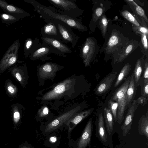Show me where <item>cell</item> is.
Here are the masks:
<instances>
[{"label": "cell", "instance_id": "1", "mask_svg": "<svg viewBox=\"0 0 148 148\" xmlns=\"http://www.w3.org/2000/svg\"><path fill=\"white\" fill-rule=\"evenodd\" d=\"M131 76L126 78L123 84L113 93L110 99L116 102L118 104L117 119L120 124L124 119V113L125 110V96Z\"/></svg>", "mask_w": 148, "mask_h": 148}, {"label": "cell", "instance_id": "18", "mask_svg": "<svg viewBox=\"0 0 148 148\" xmlns=\"http://www.w3.org/2000/svg\"><path fill=\"white\" fill-rule=\"evenodd\" d=\"M117 74V72H114L103 79L95 89L96 94L100 95L107 92L110 89L112 83L116 79Z\"/></svg>", "mask_w": 148, "mask_h": 148}, {"label": "cell", "instance_id": "43", "mask_svg": "<svg viewBox=\"0 0 148 148\" xmlns=\"http://www.w3.org/2000/svg\"><path fill=\"white\" fill-rule=\"evenodd\" d=\"M21 148H32L30 147H29V146H23Z\"/></svg>", "mask_w": 148, "mask_h": 148}, {"label": "cell", "instance_id": "14", "mask_svg": "<svg viewBox=\"0 0 148 148\" xmlns=\"http://www.w3.org/2000/svg\"><path fill=\"white\" fill-rule=\"evenodd\" d=\"M93 125L92 118L88 120L82 135L79 139L77 148H86L90 145L93 130Z\"/></svg>", "mask_w": 148, "mask_h": 148}, {"label": "cell", "instance_id": "30", "mask_svg": "<svg viewBox=\"0 0 148 148\" xmlns=\"http://www.w3.org/2000/svg\"><path fill=\"white\" fill-rule=\"evenodd\" d=\"M109 21L104 14L102 15L98 21L99 26L103 37H104L106 35Z\"/></svg>", "mask_w": 148, "mask_h": 148}, {"label": "cell", "instance_id": "13", "mask_svg": "<svg viewBox=\"0 0 148 148\" xmlns=\"http://www.w3.org/2000/svg\"><path fill=\"white\" fill-rule=\"evenodd\" d=\"M61 67V66L56 63L47 62L39 67L38 75L43 79H50L54 76Z\"/></svg>", "mask_w": 148, "mask_h": 148}, {"label": "cell", "instance_id": "31", "mask_svg": "<svg viewBox=\"0 0 148 148\" xmlns=\"http://www.w3.org/2000/svg\"><path fill=\"white\" fill-rule=\"evenodd\" d=\"M108 108L109 109L113 116L114 121L116 122L117 119V113L118 107L117 103L111 99L108 102Z\"/></svg>", "mask_w": 148, "mask_h": 148}, {"label": "cell", "instance_id": "12", "mask_svg": "<svg viewBox=\"0 0 148 148\" xmlns=\"http://www.w3.org/2000/svg\"><path fill=\"white\" fill-rule=\"evenodd\" d=\"M129 5L133 16L142 26L148 28V19L144 10L133 0H126Z\"/></svg>", "mask_w": 148, "mask_h": 148}, {"label": "cell", "instance_id": "27", "mask_svg": "<svg viewBox=\"0 0 148 148\" xmlns=\"http://www.w3.org/2000/svg\"><path fill=\"white\" fill-rule=\"evenodd\" d=\"M103 115L106 130L110 135L113 130L114 121L113 116L110 110L106 108L103 110Z\"/></svg>", "mask_w": 148, "mask_h": 148}, {"label": "cell", "instance_id": "8", "mask_svg": "<svg viewBox=\"0 0 148 148\" xmlns=\"http://www.w3.org/2000/svg\"><path fill=\"white\" fill-rule=\"evenodd\" d=\"M20 45L19 40L17 39L8 49L0 62V71L6 70L16 62Z\"/></svg>", "mask_w": 148, "mask_h": 148}, {"label": "cell", "instance_id": "29", "mask_svg": "<svg viewBox=\"0 0 148 148\" xmlns=\"http://www.w3.org/2000/svg\"><path fill=\"white\" fill-rule=\"evenodd\" d=\"M0 18L3 23L8 25L14 23L20 19L18 17L5 12L1 13Z\"/></svg>", "mask_w": 148, "mask_h": 148}, {"label": "cell", "instance_id": "7", "mask_svg": "<svg viewBox=\"0 0 148 148\" xmlns=\"http://www.w3.org/2000/svg\"><path fill=\"white\" fill-rule=\"evenodd\" d=\"M49 1L61 11L59 12L73 18H76L82 14V10L79 9L72 1L67 0H49Z\"/></svg>", "mask_w": 148, "mask_h": 148}, {"label": "cell", "instance_id": "42", "mask_svg": "<svg viewBox=\"0 0 148 148\" xmlns=\"http://www.w3.org/2000/svg\"><path fill=\"white\" fill-rule=\"evenodd\" d=\"M49 140L51 143H54L57 141V138L56 136H52L50 138Z\"/></svg>", "mask_w": 148, "mask_h": 148}, {"label": "cell", "instance_id": "17", "mask_svg": "<svg viewBox=\"0 0 148 148\" xmlns=\"http://www.w3.org/2000/svg\"><path fill=\"white\" fill-rule=\"evenodd\" d=\"M93 110L91 108L76 113L66 123L68 127V132H70L78 124L91 114Z\"/></svg>", "mask_w": 148, "mask_h": 148}, {"label": "cell", "instance_id": "3", "mask_svg": "<svg viewBox=\"0 0 148 148\" xmlns=\"http://www.w3.org/2000/svg\"><path fill=\"white\" fill-rule=\"evenodd\" d=\"M128 41V38L124 36L118 30H114L112 32L104 48L105 53L109 55L112 54L114 56V58L117 53V57L120 51Z\"/></svg>", "mask_w": 148, "mask_h": 148}, {"label": "cell", "instance_id": "41", "mask_svg": "<svg viewBox=\"0 0 148 148\" xmlns=\"http://www.w3.org/2000/svg\"><path fill=\"white\" fill-rule=\"evenodd\" d=\"M21 117L20 113L17 108L14 110L13 119L14 122L16 123L19 121Z\"/></svg>", "mask_w": 148, "mask_h": 148}, {"label": "cell", "instance_id": "40", "mask_svg": "<svg viewBox=\"0 0 148 148\" xmlns=\"http://www.w3.org/2000/svg\"><path fill=\"white\" fill-rule=\"evenodd\" d=\"M148 99V98L141 96L136 100V102L138 106L140 104L144 106L147 103Z\"/></svg>", "mask_w": 148, "mask_h": 148}, {"label": "cell", "instance_id": "22", "mask_svg": "<svg viewBox=\"0 0 148 148\" xmlns=\"http://www.w3.org/2000/svg\"><path fill=\"white\" fill-rule=\"evenodd\" d=\"M131 76L130 82L126 94L125 110L134 100L137 87L135 82L133 73Z\"/></svg>", "mask_w": 148, "mask_h": 148}, {"label": "cell", "instance_id": "34", "mask_svg": "<svg viewBox=\"0 0 148 148\" xmlns=\"http://www.w3.org/2000/svg\"><path fill=\"white\" fill-rule=\"evenodd\" d=\"M132 28L134 32L136 34L141 35L145 34L148 36V28L142 26H136L133 25Z\"/></svg>", "mask_w": 148, "mask_h": 148}, {"label": "cell", "instance_id": "25", "mask_svg": "<svg viewBox=\"0 0 148 148\" xmlns=\"http://www.w3.org/2000/svg\"><path fill=\"white\" fill-rule=\"evenodd\" d=\"M105 10L106 8L101 6L96 8L93 12L89 25L91 32L94 31L97 22L102 15L104 14Z\"/></svg>", "mask_w": 148, "mask_h": 148}, {"label": "cell", "instance_id": "6", "mask_svg": "<svg viewBox=\"0 0 148 148\" xmlns=\"http://www.w3.org/2000/svg\"><path fill=\"white\" fill-rule=\"evenodd\" d=\"M97 43L93 37L86 38L81 50V55L85 66H89L98 51Z\"/></svg>", "mask_w": 148, "mask_h": 148}, {"label": "cell", "instance_id": "16", "mask_svg": "<svg viewBox=\"0 0 148 148\" xmlns=\"http://www.w3.org/2000/svg\"><path fill=\"white\" fill-rule=\"evenodd\" d=\"M41 38L42 41V45L51 46L62 53H71V49L61 41L52 38L42 36Z\"/></svg>", "mask_w": 148, "mask_h": 148}, {"label": "cell", "instance_id": "28", "mask_svg": "<svg viewBox=\"0 0 148 148\" xmlns=\"http://www.w3.org/2000/svg\"><path fill=\"white\" fill-rule=\"evenodd\" d=\"M131 66L130 63H126L123 67L119 74L114 84V87H116L126 78L130 73Z\"/></svg>", "mask_w": 148, "mask_h": 148}, {"label": "cell", "instance_id": "26", "mask_svg": "<svg viewBox=\"0 0 148 148\" xmlns=\"http://www.w3.org/2000/svg\"><path fill=\"white\" fill-rule=\"evenodd\" d=\"M138 131L140 135L144 136L148 139V112L146 115L143 114L140 117L138 123Z\"/></svg>", "mask_w": 148, "mask_h": 148}, {"label": "cell", "instance_id": "33", "mask_svg": "<svg viewBox=\"0 0 148 148\" xmlns=\"http://www.w3.org/2000/svg\"><path fill=\"white\" fill-rule=\"evenodd\" d=\"M140 35L141 41L139 43V45L142 49L143 53L146 56L148 55L147 43L148 36L145 34H141Z\"/></svg>", "mask_w": 148, "mask_h": 148}, {"label": "cell", "instance_id": "24", "mask_svg": "<svg viewBox=\"0 0 148 148\" xmlns=\"http://www.w3.org/2000/svg\"><path fill=\"white\" fill-rule=\"evenodd\" d=\"M145 60L144 56L137 60L133 73L135 83L138 86L141 79L142 72L143 69Z\"/></svg>", "mask_w": 148, "mask_h": 148}, {"label": "cell", "instance_id": "23", "mask_svg": "<svg viewBox=\"0 0 148 148\" xmlns=\"http://www.w3.org/2000/svg\"><path fill=\"white\" fill-rule=\"evenodd\" d=\"M41 47L38 39H34L29 38L27 39L24 43L23 49L24 54L26 56H29L35 51Z\"/></svg>", "mask_w": 148, "mask_h": 148}, {"label": "cell", "instance_id": "15", "mask_svg": "<svg viewBox=\"0 0 148 148\" xmlns=\"http://www.w3.org/2000/svg\"><path fill=\"white\" fill-rule=\"evenodd\" d=\"M0 8L5 13L12 15L20 19L23 18L30 15V14L24 10L12 4H8L4 0H0Z\"/></svg>", "mask_w": 148, "mask_h": 148}, {"label": "cell", "instance_id": "20", "mask_svg": "<svg viewBox=\"0 0 148 148\" xmlns=\"http://www.w3.org/2000/svg\"><path fill=\"white\" fill-rule=\"evenodd\" d=\"M139 46V42L135 40L128 41L121 50L117 57L116 62H121L127 58Z\"/></svg>", "mask_w": 148, "mask_h": 148}, {"label": "cell", "instance_id": "35", "mask_svg": "<svg viewBox=\"0 0 148 148\" xmlns=\"http://www.w3.org/2000/svg\"><path fill=\"white\" fill-rule=\"evenodd\" d=\"M141 87V96L148 98V80L143 81Z\"/></svg>", "mask_w": 148, "mask_h": 148}, {"label": "cell", "instance_id": "11", "mask_svg": "<svg viewBox=\"0 0 148 148\" xmlns=\"http://www.w3.org/2000/svg\"><path fill=\"white\" fill-rule=\"evenodd\" d=\"M138 106L134 100L128 107V109L125 117L123 124L121 127L123 136H125L131 129L135 112Z\"/></svg>", "mask_w": 148, "mask_h": 148}, {"label": "cell", "instance_id": "32", "mask_svg": "<svg viewBox=\"0 0 148 148\" xmlns=\"http://www.w3.org/2000/svg\"><path fill=\"white\" fill-rule=\"evenodd\" d=\"M122 15L127 21L133 24V25L139 27L141 26L138 22L133 15L127 10H124L121 12Z\"/></svg>", "mask_w": 148, "mask_h": 148}, {"label": "cell", "instance_id": "4", "mask_svg": "<svg viewBox=\"0 0 148 148\" xmlns=\"http://www.w3.org/2000/svg\"><path fill=\"white\" fill-rule=\"evenodd\" d=\"M75 85L74 78H69L57 84L52 89L45 94L41 98L43 101H50L64 95L73 89Z\"/></svg>", "mask_w": 148, "mask_h": 148}, {"label": "cell", "instance_id": "21", "mask_svg": "<svg viewBox=\"0 0 148 148\" xmlns=\"http://www.w3.org/2000/svg\"><path fill=\"white\" fill-rule=\"evenodd\" d=\"M96 130L97 136L100 140L103 143L107 141V136L104 124V121L103 114H99L98 119L96 121Z\"/></svg>", "mask_w": 148, "mask_h": 148}, {"label": "cell", "instance_id": "10", "mask_svg": "<svg viewBox=\"0 0 148 148\" xmlns=\"http://www.w3.org/2000/svg\"><path fill=\"white\" fill-rule=\"evenodd\" d=\"M54 23L57 26L60 36L62 39L70 42L71 47H74L76 45L79 37L75 34L67 25L58 21H55Z\"/></svg>", "mask_w": 148, "mask_h": 148}, {"label": "cell", "instance_id": "38", "mask_svg": "<svg viewBox=\"0 0 148 148\" xmlns=\"http://www.w3.org/2000/svg\"><path fill=\"white\" fill-rule=\"evenodd\" d=\"M6 88L8 92L11 95H14L16 94L17 92V88L10 82L7 83Z\"/></svg>", "mask_w": 148, "mask_h": 148}, {"label": "cell", "instance_id": "39", "mask_svg": "<svg viewBox=\"0 0 148 148\" xmlns=\"http://www.w3.org/2000/svg\"><path fill=\"white\" fill-rule=\"evenodd\" d=\"M49 110L46 106H44L40 108L38 112V116L40 118L45 117L48 114Z\"/></svg>", "mask_w": 148, "mask_h": 148}, {"label": "cell", "instance_id": "2", "mask_svg": "<svg viewBox=\"0 0 148 148\" xmlns=\"http://www.w3.org/2000/svg\"><path fill=\"white\" fill-rule=\"evenodd\" d=\"M43 11L44 14L47 15L48 17H52V19L61 21L71 28L75 29L81 32L87 31L86 27L82 24L80 19L73 18L68 16L60 14L54 12L50 8L40 7Z\"/></svg>", "mask_w": 148, "mask_h": 148}, {"label": "cell", "instance_id": "19", "mask_svg": "<svg viewBox=\"0 0 148 148\" xmlns=\"http://www.w3.org/2000/svg\"><path fill=\"white\" fill-rule=\"evenodd\" d=\"M41 33L42 36L53 38L60 41L62 39L54 22H50L45 25L41 29Z\"/></svg>", "mask_w": 148, "mask_h": 148}, {"label": "cell", "instance_id": "5", "mask_svg": "<svg viewBox=\"0 0 148 148\" xmlns=\"http://www.w3.org/2000/svg\"><path fill=\"white\" fill-rule=\"evenodd\" d=\"M81 108L80 106H78L55 118L45 125L43 131L44 134H48L66 124L76 113L79 112Z\"/></svg>", "mask_w": 148, "mask_h": 148}, {"label": "cell", "instance_id": "9", "mask_svg": "<svg viewBox=\"0 0 148 148\" xmlns=\"http://www.w3.org/2000/svg\"><path fill=\"white\" fill-rule=\"evenodd\" d=\"M42 45L43 46H41L40 48L29 56L31 59L34 60L39 59L42 60L49 59L51 57L48 56L52 53L63 57L66 56L65 54L62 53L51 46L43 45Z\"/></svg>", "mask_w": 148, "mask_h": 148}, {"label": "cell", "instance_id": "36", "mask_svg": "<svg viewBox=\"0 0 148 148\" xmlns=\"http://www.w3.org/2000/svg\"><path fill=\"white\" fill-rule=\"evenodd\" d=\"M21 70L17 68H14L12 71V74L20 82L21 84H23V78L22 74L20 72Z\"/></svg>", "mask_w": 148, "mask_h": 148}, {"label": "cell", "instance_id": "37", "mask_svg": "<svg viewBox=\"0 0 148 148\" xmlns=\"http://www.w3.org/2000/svg\"><path fill=\"white\" fill-rule=\"evenodd\" d=\"M146 56L144 64L143 69V73L141 77L143 81L144 80H148V55Z\"/></svg>", "mask_w": 148, "mask_h": 148}]
</instances>
